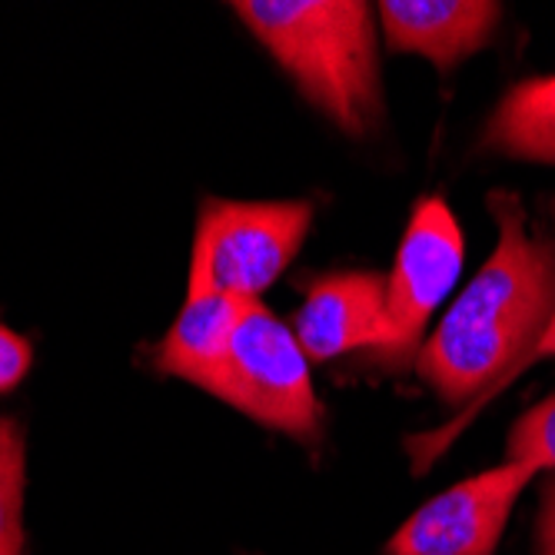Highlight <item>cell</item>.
<instances>
[{"label": "cell", "mask_w": 555, "mask_h": 555, "mask_svg": "<svg viewBox=\"0 0 555 555\" xmlns=\"http://www.w3.org/2000/svg\"><path fill=\"white\" fill-rule=\"evenodd\" d=\"M499 227L492 257L423 343L416 370L446 399L460 402L506 386L555 313V243L526 227L516 193L495 190Z\"/></svg>", "instance_id": "1"}, {"label": "cell", "mask_w": 555, "mask_h": 555, "mask_svg": "<svg viewBox=\"0 0 555 555\" xmlns=\"http://www.w3.org/2000/svg\"><path fill=\"white\" fill-rule=\"evenodd\" d=\"M236 17L343 133L383 117L373 11L363 0H240Z\"/></svg>", "instance_id": "2"}, {"label": "cell", "mask_w": 555, "mask_h": 555, "mask_svg": "<svg viewBox=\"0 0 555 555\" xmlns=\"http://www.w3.org/2000/svg\"><path fill=\"white\" fill-rule=\"evenodd\" d=\"M313 223L310 199H220L199 207L186 296H260L296 260Z\"/></svg>", "instance_id": "3"}, {"label": "cell", "mask_w": 555, "mask_h": 555, "mask_svg": "<svg viewBox=\"0 0 555 555\" xmlns=\"http://www.w3.org/2000/svg\"><path fill=\"white\" fill-rule=\"evenodd\" d=\"M217 399L267 429L310 442L323 410L310 379V360L296 333L260 302H246L233 330Z\"/></svg>", "instance_id": "4"}, {"label": "cell", "mask_w": 555, "mask_h": 555, "mask_svg": "<svg viewBox=\"0 0 555 555\" xmlns=\"http://www.w3.org/2000/svg\"><path fill=\"white\" fill-rule=\"evenodd\" d=\"M463 230L446 199H420L386 280V339L376 349L379 363L392 370L416 363L433 313L463 273Z\"/></svg>", "instance_id": "5"}, {"label": "cell", "mask_w": 555, "mask_h": 555, "mask_svg": "<svg viewBox=\"0 0 555 555\" xmlns=\"http://www.w3.org/2000/svg\"><path fill=\"white\" fill-rule=\"evenodd\" d=\"M532 476L529 466L502 463L456 482L399 526L386 555H492Z\"/></svg>", "instance_id": "6"}, {"label": "cell", "mask_w": 555, "mask_h": 555, "mask_svg": "<svg viewBox=\"0 0 555 555\" xmlns=\"http://www.w3.org/2000/svg\"><path fill=\"white\" fill-rule=\"evenodd\" d=\"M293 333L310 363H330L386 339V280L379 273H333L310 286Z\"/></svg>", "instance_id": "7"}, {"label": "cell", "mask_w": 555, "mask_h": 555, "mask_svg": "<svg viewBox=\"0 0 555 555\" xmlns=\"http://www.w3.org/2000/svg\"><path fill=\"white\" fill-rule=\"evenodd\" d=\"M376 14L392 50L452 70L492 40L502 8L489 0H383Z\"/></svg>", "instance_id": "8"}, {"label": "cell", "mask_w": 555, "mask_h": 555, "mask_svg": "<svg viewBox=\"0 0 555 555\" xmlns=\"http://www.w3.org/2000/svg\"><path fill=\"white\" fill-rule=\"evenodd\" d=\"M243 307L246 302L227 296H186L183 310L154 349V366L164 376H177L217 396Z\"/></svg>", "instance_id": "9"}, {"label": "cell", "mask_w": 555, "mask_h": 555, "mask_svg": "<svg viewBox=\"0 0 555 555\" xmlns=\"http://www.w3.org/2000/svg\"><path fill=\"white\" fill-rule=\"evenodd\" d=\"M482 143L506 157L555 164V77L516 83L489 117Z\"/></svg>", "instance_id": "10"}, {"label": "cell", "mask_w": 555, "mask_h": 555, "mask_svg": "<svg viewBox=\"0 0 555 555\" xmlns=\"http://www.w3.org/2000/svg\"><path fill=\"white\" fill-rule=\"evenodd\" d=\"M24 552V433L0 416V555Z\"/></svg>", "instance_id": "11"}, {"label": "cell", "mask_w": 555, "mask_h": 555, "mask_svg": "<svg viewBox=\"0 0 555 555\" xmlns=\"http://www.w3.org/2000/svg\"><path fill=\"white\" fill-rule=\"evenodd\" d=\"M506 463L529 466L532 473L555 469V396L542 399L513 426Z\"/></svg>", "instance_id": "12"}, {"label": "cell", "mask_w": 555, "mask_h": 555, "mask_svg": "<svg viewBox=\"0 0 555 555\" xmlns=\"http://www.w3.org/2000/svg\"><path fill=\"white\" fill-rule=\"evenodd\" d=\"M30 363H34L30 343L0 323V396L24 383V376L30 373Z\"/></svg>", "instance_id": "13"}, {"label": "cell", "mask_w": 555, "mask_h": 555, "mask_svg": "<svg viewBox=\"0 0 555 555\" xmlns=\"http://www.w3.org/2000/svg\"><path fill=\"white\" fill-rule=\"evenodd\" d=\"M539 555H555V479L542 492L539 513Z\"/></svg>", "instance_id": "14"}, {"label": "cell", "mask_w": 555, "mask_h": 555, "mask_svg": "<svg viewBox=\"0 0 555 555\" xmlns=\"http://www.w3.org/2000/svg\"><path fill=\"white\" fill-rule=\"evenodd\" d=\"M555 357V313H552V320H548V326H545V333L535 339V346L526 352V360L519 363V373L529 366V363H535V360H552Z\"/></svg>", "instance_id": "15"}]
</instances>
